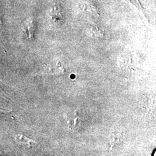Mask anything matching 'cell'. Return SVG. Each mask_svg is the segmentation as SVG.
<instances>
[{"label": "cell", "instance_id": "obj_1", "mask_svg": "<svg viewBox=\"0 0 156 156\" xmlns=\"http://www.w3.org/2000/svg\"><path fill=\"white\" fill-rule=\"evenodd\" d=\"M34 24L33 20L32 18H30L28 20L26 21V23L24 24V30L25 32L27 35H28L29 38H31L33 37Z\"/></svg>", "mask_w": 156, "mask_h": 156}, {"label": "cell", "instance_id": "obj_2", "mask_svg": "<svg viewBox=\"0 0 156 156\" xmlns=\"http://www.w3.org/2000/svg\"><path fill=\"white\" fill-rule=\"evenodd\" d=\"M55 10L53 12V13H55L56 15H53V19L55 20H58L61 18V15L60 13L59 12L58 9H57L56 8H55Z\"/></svg>", "mask_w": 156, "mask_h": 156}, {"label": "cell", "instance_id": "obj_3", "mask_svg": "<svg viewBox=\"0 0 156 156\" xmlns=\"http://www.w3.org/2000/svg\"><path fill=\"white\" fill-rule=\"evenodd\" d=\"M126 1H127L128 2L132 4L135 7H136L138 8H140V3H139V2L137 0H126Z\"/></svg>", "mask_w": 156, "mask_h": 156}]
</instances>
